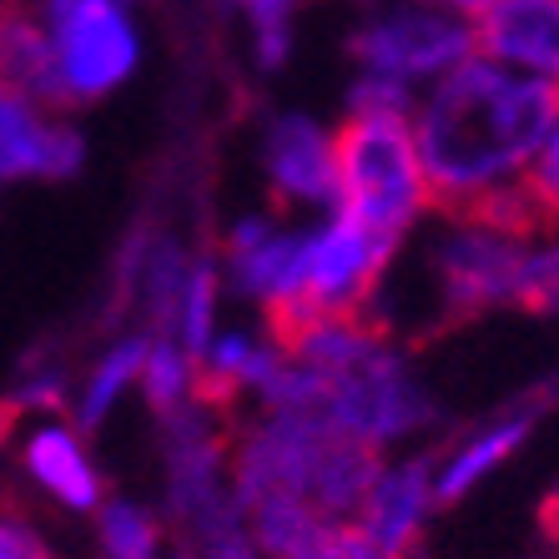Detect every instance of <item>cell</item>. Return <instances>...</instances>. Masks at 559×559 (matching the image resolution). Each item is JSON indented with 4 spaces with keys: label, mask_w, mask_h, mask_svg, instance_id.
Wrapping results in <instances>:
<instances>
[{
    "label": "cell",
    "mask_w": 559,
    "mask_h": 559,
    "mask_svg": "<svg viewBox=\"0 0 559 559\" xmlns=\"http://www.w3.org/2000/svg\"><path fill=\"white\" fill-rule=\"evenodd\" d=\"M555 111V81L509 71L489 56H468L454 71H443L439 92L414 121L429 207L459 212L468 197L514 182L539 152Z\"/></svg>",
    "instance_id": "obj_1"
},
{
    "label": "cell",
    "mask_w": 559,
    "mask_h": 559,
    "mask_svg": "<svg viewBox=\"0 0 559 559\" xmlns=\"http://www.w3.org/2000/svg\"><path fill=\"white\" fill-rule=\"evenodd\" d=\"M343 217L399 252L404 233L429 207V182L418 167V146L404 117H348L333 131Z\"/></svg>",
    "instance_id": "obj_2"
},
{
    "label": "cell",
    "mask_w": 559,
    "mask_h": 559,
    "mask_svg": "<svg viewBox=\"0 0 559 559\" xmlns=\"http://www.w3.org/2000/svg\"><path fill=\"white\" fill-rule=\"evenodd\" d=\"M312 414L333 418L338 429L383 449L389 439H404L418 424H429L433 404L424 399V389L408 378V368L389 348H373L358 364L323 373V399H318Z\"/></svg>",
    "instance_id": "obj_3"
},
{
    "label": "cell",
    "mask_w": 559,
    "mask_h": 559,
    "mask_svg": "<svg viewBox=\"0 0 559 559\" xmlns=\"http://www.w3.org/2000/svg\"><path fill=\"white\" fill-rule=\"evenodd\" d=\"M524 242L504 237L479 222H454V233L439 242V293H443V328L474 323L489 308L514 302Z\"/></svg>",
    "instance_id": "obj_4"
},
{
    "label": "cell",
    "mask_w": 559,
    "mask_h": 559,
    "mask_svg": "<svg viewBox=\"0 0 559 559\" xmlns=\"http://www.w3.org/2000/svg\"><path fill=\"white\" fill-rule=\"evenodd\" d=\"M353 56L373 76H443V71H454L459 61L474 56V31L464 21H449V15L433 11H389L353 31Z\"/></svg>",
    "instance_id": "obj_5"
},
{
    "label": "cell",
    "mask_w": 559,
    "mask_h": 559,
    "mask_svg": "<svg viewBox=\"0 0 559 559\" xmlns=\"http://www.w3.org/2000/svg\"><path fill=\"white\" fill-rule=\"evenodd\" d=\"M389 262H393V248H383L378 237H368L358 222L338 212L323 233H312L302 293L328 318H368V298L378 293Z\"/></svg>",
    "instance_id": "obj_6"
},
{
    "label": "cell",
    "mask_w": 559,
    "mask_h": 559,
    "mask_svg": "<svg viewBox=\"0 0 559 559\" xmlns=\"http://www.w3.org/2000/svg\"><path fill=\"white\" fill-rule=\"evenodd\" d=\"M468 31L474 56L559 86V0H495Z\"/></svg>",
    "instance_id": "obj_7"
},
{
    "label": "cell",
    "mask_w": 559,
    "mask_h": 559,
    "mask_svg": "<svg viewBox=\"0 0 559 559\" xmlns=\"http://www.w3.org/2000/svg\"><path fill=\"white\" fill-rule=\"evenodd\" d=\"M86 162V142L76 127L46 121L40 106L21 92L0 86V182H26V177H71Z\"/></svg>",
    "instance_id": "obj_8"
},
{
    "label": "cell",
    "mask_w": 559,
    "mask_h": 559,
    "mask_svg": "<svg viewBox=\"0 0 559 559\" xmlns=\"http://www.w3.org/2000/svg\"><path fill=\"white\" fill-rule=\"evenodd\" d=\"M308 242H312V233H283L267 217H242L233 227V237H227L233 287L258 302L298 293L302 273H308Z\"/></svg>",
    "instance_id": "obj_9"
},
{
    "label": "cell",
    "mask_w": 559,
    "mask_h": 559,
    "mask_svg": "<svg viewBox=\"0 0 559 559\" xmlns=\"http://www.w3.org/2000/svg\"><path fill=\"white\" fill-rule=\"evenodd\" d=\"M267 182L277 202H333L338 171H333V136L312 117H283L267 131Z\"/></svg>",
    "instance_id": "obj_10"
},
{
    "label": "cell",
    "mask_w": 559,
    "mask_h": 559,
    "mask_svg": "<svg viewBox=\"0 0 559 559\" xmlns=\"http://www.w3.org/2000/svg\"><path fill=\"white\" fill-rule=\"evenodd\" d=\"M0 86H11L36 106H51V111L76 106L61 81L51 36L21 0H0Z\"/></svg>",
    "instance_id": "obj_11"
},
{
    "label": "cell",
    "mask_w": 559,
    "mask_h": 559,
    "mask_svg": "<svg viewBox=\"0 0 559 559\" xmlns=\"http://www.w3.org/2000/svg\"><path fill=\"white\" fill-rule=\"evenodd\" d=\"M429 504H433V464L414 459V464H399L393 474H378V484L368 489L364 509H358V530L373 539V549L383 559H408Z\"/></svg>",
    "instance_id": "obj_12"
},
{
    "label": "cell",
    "mask_w": 559,
    "mask_h": 559,
    "mask_svg": "<svg viewBox=\"0 0 559 559\" xmlns=\"http://www.w3.org/2000/svg\"><path fill=\"white\" fill-rule=\"evenodd\" d=\"M26 464L36 474V484L46 495H56L66 509H102V474L86 454L71 429H40L26 443Z\"/></svg>",
    "instance_id": "obj_13"
},
{
    "label": "cell",
    "mask_w": 559,
    "mask_h": 559,
    "mask_svg": "<svg viewBox=\"0 0 559 559\" xmlns=\"http://www.w3.org/2000/svg\"><path fill=\"white\" fill-rule=\"evenodd\" d=\"M524 433H530V418H504L495 429H484L479 439H468L464 449L433 474V504H459L484 474H495V468L520 449Z\"/></svg>",
    "instance_id": "obj_14"
},
{
    "label": "cell",
    "mask_w": 559,
    "mask_h": 559,
    "mask_svg": "<svg viewBox=\"0 0 559 559\" xmlns=\"http://www.w3.org/2000/svg\"><path fill=\"white\" fill-rule=\"evenodd\" d=\"M142 358H146V338H127L92 368V378H86V389H81V399H76V429H86V433L102 429V418L111 414L121 389L142 373Z\"/></svg>",
    "instance_id": "obj_15"
},
{
    "label": "cell",
    "mask_w": 559,
    "mask_h": 559,
    "mask_svg": "<svg viewBox=\"0 0 559 559\" xmlns=\"http://www.w3.org/2000/svg\"><path fill=\"white\" fill-rule=\"evenodd\" d=\"M96 534H102V559H156L162 530L142 504L111 499L96 509Z\"/></svg>",
    "instance_id": "obj_16"
},
{
    "label": "cell",
    "mask_w": 559,
    "mask_h": 559,
    "mask_svg": "<svg viewBox=\"0 0 559 559\" xmlns=\"http://www.w3.org/2000/svg\"><path fill=\"white\" fill-rule=\"evenodd\" d=\"M142 389H146V404L156 414L167 418L171 408L187 404V393H192V364H187V353L177 348V338H162V343H146V358H142Z\"/></svg>",
    "instance_id": "obj_17"
},
{
    "label": "cell",
    "mask_w": 559,
    "mask_h": 559,
    "mask_svg": "<svg viewBox=\"0 0 559 559\" xmlns=\"http://www.w3.org/2000/svg\"><path fill=\"white\" fill-rule=\"evenodd\" d=\"M212 308H217V267L212 262H192L182 293V318H177V348L187 353V364H197L212 343Z\"/></svg>",
    "instance_id": "obj_18"
},
{
    "label": "cell",
    "mask_w": 559,
    "mask_h": 559,
    "mask_svg": "<svg viewBox=\"0 0 559 559\" xmlns=\"http://www.w3.org/2000/svg\"><path fill=\"white\" fill-rule=\"evenodd\" d=\"M509 308L524 312H559V233L545 237V248H524L520 262V283H514V302Z\"/></svg>",
    "instance_id": "obj_19"
},
{
    "label": "cell",
    "mask_w": 559,
    "mask_h": 559,
    "mask_svg": "<svg viewBox=\"0 0 559 559\" xmlns=\"http://www.w3.org/2000/svg\"><path fill=\"white\" fill-rule=\"evenodd\" d=\"M520 182H524V192L534 197V207H539L545 227L559 233V111H555V121H549L539 152L530 156V167L520 171Z\"/></svg>",
    "instance_id": "obj_20"
},
{
    "label": "cell",
    "mask_w": 559,
    "mask_h": 559,
    "mask_svg": "<svg viewBox=\"0 0 559 559\" xmlns=\"http://www.w3.org/2000/svg\"><path fill=\"white\" fill-rule=\"evenodd\" d=\"M414 111V92H408V81H393V76H364L353 81L348 92V117H404Z\"/></svg>",
    "instance_id": "obj_21"
},
{
    "label": "cell",
    "mask_w": 559,
    "mask_h": 559,
    "mask_svg": "<svg viewBox=\"0 0 559 559\" xmlns=\"http://www.w3.org/2000/svg\"><path fill=\"white\" fill-rule=\"evenodd\" d=\"M248 21H252V40H258V61L262 66H283L287 46H293L287 5H273V0H248Z\"/></svg>",
    "instance_id": "obj_22"
},
{
    "label": "cell",
    "mask_w": 559,
    "mask_h": 559,
    "mask_svg": "<svg viewBox=\"0 0 559 559\" xmlns=\"http://www.w3.org/2000/svg\"><path fill=\"white\" fill-rule=\"evenodd\" d=\"M0 559H56V555L26 520H5L0 514Z\"/></svg>",
    "instance_id": "obj_23"
},
{
    "label": "cell",
    "mask_w": 559,
    "mask_h": 559,
    "mask_svg": "<svg viewBox=\"0 0 559 559\" xmlns=\"http://www.w3.org/2000/svg\"><path fill=\"white\" fill-rule=\"evenodd\" d=\"M443 5H454L459 15H484L489 5H495V0H443Z\"/></svg>",
    "instance_id": "obj_24"
},
{
    "label": "cell",
    "mask_w": 559,
    "mask_h": 559,
    "mask_svg": "<svg viewBox=\"0 0 559 559\" xmlns=\"http://www.w3.org/2000/svg\"><path fill=\"white\" fill-rule=\"evenodd\" d=\"M273 5H298V0H273Z\"/></svg>",
    "instance_id": "obj_25"
},
{
    "label": "cell",
    "mask_w": 559,
    "mask_h": 559,
    "mask_svg": "<svg viewBox=\"0 0 559 559\" xmlns=\"http://www.w3.org/2000/svg\"><path fill=\"white\" fill-rule=\"evenodd\" d=\"M182 559H192V555H182Z\"/></svg>",
    "instance_id": "obj_26"
}]
</instances>
